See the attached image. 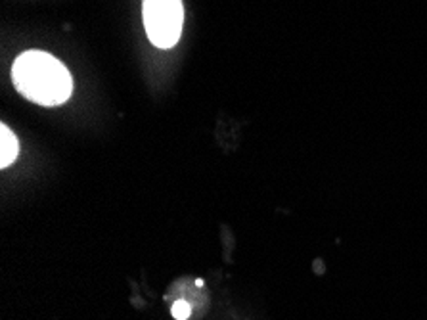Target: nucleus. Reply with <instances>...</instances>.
Masks as SVG:
<instances>
[{
  "instance_id": "nucleus-1",
  "label": "nucleus",
  "mask_w": 427,
  "mask_h": 320,
  "mask_svg": "<svg viewBox=\"0 0 427 320\" xmlns=\"http://www.w3.org/2000/svg\"><path fill=\"white\" fill-rule=\"evenodd\" d=\"M16 89L39 106H60L73 94V79L69 69L42 50H29L18 56L12 66Z\"/></svg>"
},
{
  "instance_id": "nucleus-3",
  "label": "nucleus",
  "mask_w": 427,
  "mask_h": 320,
  "mask_svg": "<svg viewBox=\"0 0 427 320\" xmlns=\"http://www.w3.org/2000/svg\"><path fill=\"white\" fill-rule=\"evenodd\" d=\"M0 167L6 169L8 165H12L16 161V157L20 154V144L18 138L12 130L8 129L6 125H0Z\"/></svg>"
},
{
  "instance_id": "nucleus-4",
  "label": "nucleus",
  "mask_w": 427,
  "mask_h": 320,
  "mask_svg": "<svg viewBox=\"0 0 427 320\" xmlns=\"http://www.w3.org/2000/svg\"><path fill=\"white\" fill-rule=\"evenodd\" d=\"M171 313L177 320H188L190 319V314L194 313V307L188 300H184V297H178V300L173 301V307H171Z\"/></svg>"
},
{
  "instance_id": "nucleus-2",
  "label": "nucleus",
  "mask_w": 427,
  "mask_h": 320,
  "mask_svg": "<svg viewBox=\"0 0 427 320\" xmlns=\"http://www.w3.org/2000/svg\"><path fill=\"white\" fill-rule=\"evenodd\" d=\"M144 27L157 48H173L182 35V0H144Z\"/></svg>"
}]
</instances>
